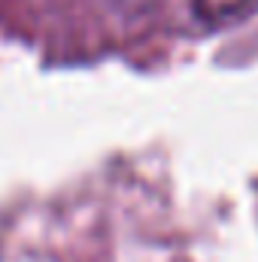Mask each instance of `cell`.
Instances as JSON below:
<instances>
[{"mask_svg": "<svg viewBox=\"0 0 258 262\" xmlns=\"http://www.w3.org/2000/svg\"><path fill=\"white\" fill-rule=\"evenodd\" d=\"M252 0H194V12L207 25H228L234 21Z\"/></svg>", "mask_w": 258, "mask_h": 262, "instance_id": "1", "label": "cell"}]
</instances>
